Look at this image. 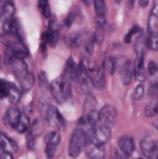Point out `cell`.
Returning a JSON list of instances; mask_svg holds the SVG:
<instances>
[{
    "mask_svg": "<svg viewBox=\"0 0 158 159\" xmlns=\"http://www.w3.org/2000/svg\"><path fill=\"white\" fill-rule=\"evenodd\" d=\"M50 88L54 99L60 104L69 101L72 96L70 79L65 75L54 79L51 82Z\"/></svg>",
    "mask_w": 158,
    "mask_h": 159,
    "instance_id": "obj_1",
    "label": "cell"
},
{
    "mask_svg": "<svg viewBox=\"0 0 158 159\" xmlns=\"http://www.w3.org/2000/svg\"><path fill=\"white\" fill-rule=\"evenodd\" d=\"M87 137L85 130L77 128L74 130L68 145V155L71 158H77L85 148Z\"/></svg>",
    "mask_w": 158,
    "mask_h": 159,
    "instance_id": "obj_2",
    "label": "cell"
},
{
    "mask_svg": "<svg viewBox=\"0 0 158 159\" xmlns=\"http://www.w3.org/2000/svg\"><path fill=\"white\" fill-rule=\"evenodd\" d=\"M87 140L98 146H104L110 140L112 136L111 129L102 126H96L85 132Z\"/></svg>",
    "mask_w": 158,
    "mask_h": 159,
    "instance_id": "obj_3",
    "label": "cell"
},
{
    "mask_svg": "<svg viewBox=\"0 0 158 159\" xmlns=\"http://www.w3.org/2000/svg\"><path fill=\"white\" fill-rule=\"evenodd\" d=\"M60 25L57 18L55 16H51L50 17L47 31L42 35L43 42L48 43L52 48L56 47L60 37Z\"/></svg>",
    "mask_w": 158,
    "mask_h": 159,
    "instance_id": "obj_4",
    "label": "cell"
},
{
    "mask_svg": "<svg viewBox=\"0 0 158 159\" xmlns=\"http://www.w3.org/2000/svg\"><path fill=\"white\" fill-rule=\"evenodd\" d=\"M117 118L116 108L112 105H105L99 111L98 120L100 126L111 129L114 127Z\"/></svg>",
    "mask_w": 158,
    "mask_h": 159,
    "instance_id": "obj_5",
    "label": "cell"
},
{
    "mask_svg": "<svg viewBox=\"0 0 158 159\" xmlns=\"http://www.w3.org/2000/svg\"><path fill=\"white\" fill-rule=\"evenodd\" d=\"M88 71L93 86L98 89H103L105 86V75L103 67H90Z\"/></svg>",
    "mask_w": 158,
    "mask_h": 159,
    "instance_id": "obj_6",
    "label": "cell"
},
{
    "mask_svg": "<svg viewBox=\"0 0 158 159\" xmlns=\"http://www.w3.org/2000/svg\"><path fill=\"white\" fill-rule=\"evenodd\" d=\"M21 112L16 107H12L6 112L3 117V123L4 125L7 128L13 129L15 130V127L18 125L20 122V117H21Z\"/></svg>",
    "mask_w": 158,
    "mask_h": 159,
    "instance_id": "obj_7",
    "label": "cell"
},
{
    "mask_svg": "<svg viewBox=\"0 0 158 159\" xmlns=\"http://www.w3.org/2000/svg\"><path fill=\"white\" fill-rule=\"evenodd\" d=\"M77 82L80 85L81 89L82 91L85 93H89L91 91V86H93L91 83V79L88 75V69L85 68L84 64L81 62L78 65V78H77Z\"/></svg>",
    "mask_w": 158,
    "mask_h": 159,
    "instance_id": "obj_8",
    "label": "cell"
},
{
    "mask_svg": "<svg viewBox=\"0 0 158 159\" xmlns=\"http://www.w3.org/2000/svg\"><path fill=\"white\" fill-rule=\"evenodd\" d=\"M10 64L15 78L18 79L20 82L23 81L24 78L29 73L27 65L23 59L15 58V57L11 61Z\"/></svg>",
    "mask_w": 158,
    "mask_h": 159,
    "instance_id": "obj_9",
    "label": "cell"
},
{
    "mask_svg": "<svg viewBox=\"0 0 158 159\" xmlns=\"http://www.w3.org/2000/svg\"><path fill=\"white\" fill-rule=\"evenodd\" d=\"M46 120L49 122L52 126L58 128L60 130H64L66 128V120L61 115V113L59 112V110L53 106L51 107Z\"/></svg>",
    "mask_w": 158,
    "mask_h": 159,
    "instance_id": "obj_10",
    "label": "cell"
},
{
    "mask_svg": "<svg viewBox=\"0 0 158 159\" xmlns=\"http://www.w3.org/2000/svg\"><path fill=\"white\" fill-rule=\"evenodd\" d=\"M139 147L143 155L149 159L153 158L157 151L156 143L149 137L143 138L139 143Z\"/></svg>",
    "mask_w": 158,
    "mask_h": 159,
    "instance_id": "obj_11",
    "label": "cell"
},
{
    "mask_svg": "<svg viewBox=\"0 0 158 159\" xmlns=\"http://www.w3.org/2000/svg\"><path fill=\"white\" fill-rule=\"evenodd\" d=\"M118 146L122 153L127 158L131 156L136 149L133 138L127 135H123L119 138L118 141Z\"/></svg>",
    "mask_w": 158,
    "mask_h": 159,
    "instance_id": "obj_12",
    "label": "cell"
},
{
    "mask_svg": "<svg viewBox=\"0 0 158 159\" xmlns=\"http://www.w3.org/2000/svg\"><path fill=\"white\" fill-rule=\"evenodd\" d=\"M18 144L6 134L0 132V149H2L3 152H8L12 155L18 151Z\"/></svg>",
    "mask_w": 158,
    "mask_h": 159,
    "instance_id": "obj_13",
    "label": "cell"
},
{
    "mask_svg": "<svg viewBox=\"0 0 158 159\" xmlns=\"http://www.w3.org/2000/svg\"><path fill=\"white\" fill-rule=\"evenodd\" d=\"M133 75L138 82H144L147 79V70L144 66V55H137L133 67Z\"/></svg>",
    "mask_w": 158,
    "mask_h": 159,
    "instance_id": "obj_14",
    "label": "cell"
},
{
    "mask_svg": "<svg viewBox=\"0 0 158 159\" xmlns=\"http://www.w3.org/2000/svg\"><path fill=\"white\" fill-rule=\"evenodd\" d=\"M85 151L91 159H105V149L104 146H98L87 140Z\"/></svg>",
    "mask_w": 158,
    "mask_h": 159,
    "instance_id": "obj_15",
    "label": "cell"
},
{
    "mask_svg": "<svg viewBox=\"0 0 158 159\" xmlns=\"http://www.w3.org/2000/svg\"><path fill=\"white\" fill-rule=\"evenodd\" d=\"M133 75V67L130 60L124 62L119 71V77L124 85H127L131 82Z\"/></svg>",
    "mask_w": 158,
    "mask_h": 159,
    "instance_id": "obj_16",
    "label": "cell"
},
{
    "mask_svg": "<svg viewBox=\"0 0 158 159\" xmlns=\"http://www.w3.org/2000/svg\"><path fill=\"white\" fill-rule=\"evenodd\" d=\"M66 75H65L71 80L74 82H77L78 78V65L75 63L74 58L70 57L67 61L66 68H65Z\"/></svg>",
    "mask_w": 158,
    "mask_h": 159,
    "instance_id": "obj_17",
    "label": "cell"
},
{
    "mask_svg": "<svg viewBox=\"0 0 158 159\" xmlns=\"http://www.w3.org/2000/svg\"><path fill=\"white\" fill-rule=\"evenodd\" d=\"M148 30L149 33H153L158 29V2H155L150 12L148 18Z\"/></svg>",
    "mask_w": 158,
    "mask_h": 159,
    "instance_id": "obj_18",
    "label": "cell"
},
{
    "mask_svg": "<svg viewBox=\"0 0 158 159\" xmlns=\"http://www.w3.org/2000/svg\"><path fill=\"white\" fill-rule=\"evenodd\" d=\"M15 13V6L12 2H6L2 7L0 20L3 23L13 18Z\"/></svg>",
    "mask_w": 158,
    "mask_h": 159,
    "instance_id": "obj_19",
    "label": "cell"
},
{
    "mask_svg": "<svg viewBox=\"0 0 158 159\" xmlns=\"http://www.w3.org/2000/svg\"><path fill=\"white\" fill-rule=\"evenodd\" d=\"M9 96L8 98L9 99V102L12 104L15 105L17 104L20 101L22 97V92L15 84L12 82H9Z\"/></svg>",
    "mask_w": 158,
    "mask_h": 159,
    "instance_id": "obj_20",
    "label": "cell"
},
{
    "mask_svg": "<svg viewBox=\"0 0 158 159\" xmlns=\"http://www.w3.org/2000/svg\"><path fill=\"white\" fill-rule=\"evenodd\" d=\"M86 33L81 32V31H76V32L72 33L70 36L71 46L73 48H78V47L81 46L82 43L86 40Z\"/></svg>",
    "mask_w": 158,
    "mask_h": 159,
    "instance_id": "obj_21",
    "label": "cell"
},
{
    "mask_svg": "<svg viewBox=\"0 0 158 159\" xmlns=\"http://www.w3.org/2000/svg\"><path fill=\"white\" fill-rule=\"evenodd\" d=\"M146 47L152 51H158V30L146 36Z\"/></svg>",
    "mask_w": 158,
    "mask_h": 159,
    "instance_id": "obj_22",
    "label": "cell"
},
{
    "mask_svg": "<svg viewBox=\"0 0 158 159\" xmlns=\"http://www.w3.org/2000/svg\"><path fill=\"white\" fill-rule=\"evenodd\" d=\"M30 126V121H29V118L26 116L25 113H22L21 117H20V122H19L18 125L15 127V130L20 134H23L24 132L27 131Z\"/></svg>",
    "mask_w": 158,
    "mask_h": 159,
    "instance_id": "obj_23",
    "label": "cell"
},
{
    "mask_svg": "<svg viewBox=\"0 0 158 159\" xmlns=\"http://www.w3.org/2000/svg\"><path fill=\"white\" fill-rule=\"evenodd\" d=\"M3 33H9V34H14L19 35L18 31V23L17 20L14 18L8 20V21L3 23Z\"/></svg>",
    "mask_w": 158,
    "mask_h": 159,
    "instance_id": "obj_24",
    "label": "cell"
},
{
    "mask_svg": "<svg viewBox=\"0 0 158 159\" xmlns=\"http://www.w3.org/2000/svg\"><path fill=\"white\" fill-rule=\"evenodd\" d=\"M44 140L46 145H52L57 147L59 143L60 142V136L58 132L53 130V131L49 132L45 136Z\"/></svg>",
    "mask_w": 158,
    "mask_h": 159,
    "instance_id": "obj_25",
    "label": "cell"
},
{
    "mask_svg": "<svg viewBox=\"0 0 158 159\" xmlns=\"http://www.w3.org/2000/svg\"><path fill=\"white\" fill-rule=\"evenodd\" d=\"M134 48L137 55H144L145 49L147 48V47H146L145 35H141L138 37L136 42H135Z\"/></svg>",
    "mask_w": 158,
    "mask_h": 159,
    "instance_id": "obj_26",
    "label": "cell"
},
{
    "mask_svg": "<svg viewBox=\"0 0 158 159\" xmlns=\"http://www.w3.org/2000/svg\"><path fill=\"white\" fill-rule=\"evenodd\" d=\"M145 114L148 117L158 116V99L147 104L145 108Z\"/></svg>",
    "mask_w": 158,
    "mask_h": 159,
    "instance_id": "obj_27",
    "label": "cell"
},
{
    "mask_svg": "<svg viewBox=\"0 0 158 159\" xmlns=\"http://www.w3.org/2000/svg\"><path fill=\"white\" fill-rule=\"evenodd\" d=\"M20 85H21L22 89H23L24 91H28L30 89H32V87L33 86L34 83H35V77L33 75V73L29 72L26 77L24 78L23 81L20 82Z\"/></svg>",
    "mask_w": 158,
    "mask_h": 159,
    "instance_id": "obj_28",
    "label": "cell"
},
{
    "mask_svg": "<svg viewBox=\"0 0 158 159\" xmlns=\"http://www.w3.org/2000/svg\"><path fill=\"white\" fill-rule=\"evenodd\" d=\"M38 6L41 9L43 16L46 19H50V17L51 16V13L49 2L46 0H40L38 2Z\"/></svg>",
    "mask_w": 158,
    "mask_h": 159,
    "instance_id": "obj_29",
    "label": "cell"
},
{
    "mask_svg": "<svg viewBox=\"0 0 158 159\" xmlns=\"http://www.w3.org/2000/svg\"><path fill=\"white\" fill-rule=\"evenodd\" d=\"M147 72L150 76L158 79V62L153 61L149 62L147 65Z\"/></svg>",
    "mask_w": 158,
    "mask_h": 159,
    "instance_id": "obj_30",
    "label": "cell"
},
{
    "mask_svg": "<svg viewBox=\"0 0 158 159\" xmlns=\"http://www.w3.org/2000/svg\"><path fill=\"white\" fill-rule=\"evenodd\" d=\"M51 107L52 106L48 103L47 102H46V101L41 100L40 102V107H39V108H40V114H41V116L44 120H46V118H47V116L49 114Z\"/></svg>",
    "mask_w": 158,
    "mask_h": 159,
    "instance_id": "obj_31",
    "label": "cell"
},
{
    "mask_svg": "<svg viewBox=\"0 0 158 159\" xmlns=\"http://www.w3.org/2000/svg\"><path fill=\"white\" fill-rule=\"evenodd\" d=\"M104 37H105V32H104L103 27L97 26L95 31H94V35H93V40H94V43H98V44H101L103 42Z\"/></svg>",
    "mask_w": 158,
    "mask_h": 159,
    "instance_id": "obj_32",
    "label": "cell"
},
{
    "mask_svg": "<svg viewBox=\"0 0 158 159\" xmlns=\"http://www.w3.org/2000/svg\"><path fill=\"white\" fill-rule=\"evenodd\" d=\"M9 82L4 79H0V99H3L9 96Z\"/></svg>",
    "mask_w": 158,
    "mask_h": 159,
    "instance_id": "obj_33",
    "label": "cell"
},
{
    "mask_svg": "<svg viewBox=\"0 0 158 159\" xmlns=\"http://www.w3.org/2000/svg\"><path fill=\"white\" fill-rule=\"evenodd\" d=\"M94 6L98 16H105V4L102 0H95L94 2Z\"/></svg>",
    "mask_w": 158,
    "mask_h": 159,
    "instance_id": "obj_34",
    "label": "cell"
},
{
    "mask_svg": "<svg viewBox=\"0 0 158 159\" xmlns=\"http://www.w3.org/2000/svg\"><path fill=\"white\" fill-rule=\"evenodd\" d=\"M144 93H145V88H144L143 85H142V84L138 85L135 88L134 91L132 94V99L133 100H138V99H139L143 96Z\"/></svg>",
    "mask_w": 158,
    "mask_h": 159,
    "instance_id": "obj_35",
    "label": "cell"
},
{
    "mask_svg": "<svg viewBox=\"0 0 158 159\" xmlns=\"http://www.w3.org/2000/svg\"><path fill=\"white\" fill-rule=\"evenodd\" d=\"M118 66V62L117 59L116 57H110L108 59V61H107V67H108V69L109 73L111 74V75H113L116 71V68H117Z\"/></svg>",
    "mask_w": 158,
    "mask_h": 159,
    "instance_id": "obj_36",
    "label": "cell"
},
{
    "mask_svg": "<svg viewBox=\"0 0 158 159\" xmlns=\"http://www.w3.org/2000/svg\"><path fill=\"white\" fill-rule=\"evenodd\" d=\"M141 30H142V29H141L139 26H137V25H135V26H133V27L131 28V30L129 31L128 34L125 35V43H130L132 40V38H133V36L135 35V34H138V33L141 32Z\"/></svg>",
    "mask_w": 158,
    "mask_h": 159,
    "instance_id": "obj_37",
    "label": "cell"
},
{
    "mask_svg": "<svg viewBox=\"0 0 158 159\" xmlns=\"http://www.w3.org/2000/svg\"><path fill=\"white\" fill-rule=\"evenodd\" d=\"M35 140H36V135L31 131L30 130L28 131L27 134H26V145L29 149H33L35 144Z\"/></svg>",
    "mask_w": 158,
    "mask_h": 159,
    "instance_id": "obj_38",
    "label": "cell"
},
{
    "mask_svg": "<svg viewBox=\"0 0 158 159\" xmlns=\"http://www.w3.org/2000/svg\"><path fill=\"white\" fill-rule=\"evenodd\" d=\"M57 148L56 146L52 145H46L45 148V154H46V157L49 159H52L54 157L57 151Z\"/></svg>",
    "mask_w": 158,
    "mask_h": 159,
    "instance_id": "obj_39",
    "label": "cell"
},
{
    "mask_svg": "<svg viewBox=\"0 0 158 159\" xmlns=\"http://www.w3.org/2000/svg\"><path fill=\"white\" fill-rule=\"evenodd\" d=\"M149 96L152 98L158 99V82L152 84L149 89Z\"/></svg>",
    "mask_w": 158,
    "mask_h": 159,
    "instance_id": "obj_40",
    "label": "cell"
},
{
    "mask_svg": "<svg viewBox=\"0 0 158 159\" xmlns=\"http://www.w3.org/2000/svg\"><path fill=\"white\" fill-rule=\"evenodd\" d=\"M39 82H40V85L41 87V89L46 88L47 87V79H46V74L43 71L40 72V75H39Z\"/></svg>",
    "mask_w": 158,
    "mask_h": 159,
    "instance_id": "obj_41",
    "label": "cell"
},
{
    "mask_svg": "<svg viewBox=\"0 0 158 159\" xmlns=\"http://www.w3.org/2000/svg\"><path fill=\"white\" fill-rule=\"evenodd\" d=\"M94 40L92 39H89V40H88V41L86 42V43H85V49H86V51H88L89 54H91L93 51V49H94Z\"/></svg>",
    "mask_w": 158,
    "mask_h": 159,
    "instance_id": "obj_42",
    "label": "cell"
},
{
    "mask_svg": "<svg viewBox=\"0 0 158 159\" xmlns=\"http://www.w3.org/2000/svg\"><path fill=\"white\" fill-rule=\"evenodd\" d=\"M96 23H97V26L104 27L105 23H106L105 16H97V17H96Z\"/></svg>",
    "mask_w": 158,
    "mask_h": 159,
    "instance_id": "obj_43",
    "label": "cell"
},
{
    "mask_svg": "<svg viewBox=\"0 0 158 159\" xmlns=\"http://www.w3.org/2000/svg\"><path fill=\"white\" fill-rule=\"evenodd\" d=\"M74 18H75V16H74V13H71L68 15V16L64 20V26H70L72 23L74 22Z\"/></svg>",
    "mask_w": 158,
    "mask_h": 159,
    "instance_id": "obj_44",
    "label": "cell"
},
{
    "mask_svg": "<svg viewBox=\"0 0 158 159\" xmlns=\"http://www.w3.org/2000/svg\"><path fill=\"white\" fill-rule=\"evenodd\" d=\"M0 159H13V155L8 152H3L0 156Z\"/></svg>",
    "mask_w": 158,
    "mask_h": 159,
    "instance_id": "obj_45",
    "label": "cell"
},
{
    "mask_svg": "<svg viewBox=\"0 0 158 159\" xmlns=\"http://www.w3.org/2000/svg\"><path fill=\"white\" fill-rule=\"evenodd\" d=\"M149 3H150V2L148 0H141V1H139V6L141 7H146V6H148Z\"/></svg>",
    "mask_w": 158,
    "mask_h": 159,
    "instance_id": "obj_46",
    "label": "cell"
},
{
    "mask_svg": "<svg viewBox=\"0 0 158 159\" xmlns=\"http://www.w3.org/2000/svg\"><path fill=\"white\" fill-rule=\"evenodd\" d=\"M84 2H85V3H86V4H88V5H89V4H91V2H88V1H84Z\"/></svg>",
    "mask_w": 158,
    "mask_h": 159,
    "instance_id": "obj_47",
    "label": "cell"
},
{
    "mask_svg": "<svg viewBox=\"0 0 158 159\" xmlns=\"http://www.w3.org/2000/svg\"><path fill=\"white\" fill-rule=\"evenodd\" d=\"M1 60H2V57L1 55H0V63H1Z\"/></svg>",
    "mask_w": 158,
    "mask_h": 159,
    "instance_id": "obj_48",
    "label": "cell"
},
{
    "mask_svg": "<svg viewBox=\"0 0 158 159\" xmlns=\"http://www.w3.org/2000/svg\"><path fill=\"white\" fill-rule=\"evenodd\" d=\"M136 159H143V158H136Z\"/></svg>",
    "mask_w": 158,
    "mask_h": 159,
    "instance_id": "obj_49",
    "label": "cell"
},
{
    "mask_svg": "<svg viewBox=\"0 0 158 159\" xmlns=\"http://www.w3.org/2000/svg\"><path fill=\"white\" fill-rule=\"evenodd\" d=\"M156 159H158V155H157V156H156Z\"/></svg>",
    "mask_w": 158,
    "mask_h": 159,
    "instance_id": "obj_50",
    "label": "cell"
}]
</instances>
